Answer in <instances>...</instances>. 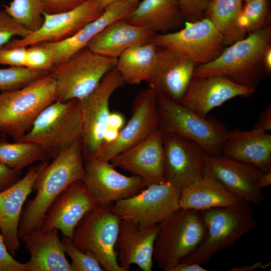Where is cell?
I'll return each mask as SVG.
<instances>
[{"label":"cell","mask_w":271,"mask_h":271,"mask_svg":"<svg viewBox=\"0 0 271 271\" xmlns=\"http://www.w3.org/2000/svg\"><path fill=\"white\" fill-rule=\"evenodd\" d=\"M4 10L16 21L30 32L37 30L43 21L40 0H13Z\"/></svg>","instance_id":"34"},{"label":"cell","mask_w":271,"mask_h":271,"mask_svg":"<svg viewBox=\"0 0 271 271\" xmlns=\"http://www.w3.org/2000/svg\"><path fill=\"white\" fill-rule=\"evenodd\" d=\"M82 181L98 205L113 203L131 196L147 186L140 178L121 174L109 161L96 159L84 161Z\"/></svg>","instance_id":"16"},{"label":"cell","mask_w":271,"mask_h":271,"mask_svg":"<svg viewBox=\"0 0 271 271\" xmlns=\"http://www.w3.org/2000/svg\"><path fill=\"white\" fill-rule=\"evenodd\" d=\"M0 271H27L26 263L15 259L9 251L0 228Z\"/></svg>","instance_id":"41"},{"label":"cell","mask_w":271,"mask_h":271,"mask_svg":"<svg viewBox=\"0 0 271 271\" xmlns=\"http://www.w3.org/2000/svg\"><path fill=\"white\" fill-rule=\"evenodd\" d=\"M31 32L13 19L4 10L0 11V48L14 37L23 38Z\"/></svg>","instance_id":"38"},{"label":"cell","mask_w":271,"mask_h":271,"mask_svg":"<svg viewBox=\"0 0 271 271\" xmlns=\"http://www.w3.org/2000/svg\"><path fill=\"white\" fill-rule=\"evenodd\" d=\"M43 13L56 14L71 10L86 0H40Z\"/></svg>","instance_id":"42"},{"label":"cell","mask_w":271,"mask_h":271,"mask_svg":"<svg viewBox=\"0 0 271 271\" xmlns=\"http://www.w3.org/2000/svg\"><path fill=\"white\" fill-rule=\"evenodd\" d=\"M61 241L65 254L71 260L73 271H104L91 252H84L77 248L70 238L63 236Z\"/></svg>","instance_id":"36"},{"label":"cell","mask_w":271,"mask_h":271,"mask_svg":"<svg viewBox=\"0 0 271 271\" xmlns=\"http://www.w3.org/2000/svg\"><path fill=\"white\" fill-rule=\"evenodd\" d=\"M136 7L126 2L112 3L104 8L100 16L72 36L57 42L43 43L53 52L54 65L86 48L91 40L105 27L116 20L123 19Z\"/></svg>","instance_id":"26"},{"label":"cell","mask_w":271,"mask_h":271,"mask_svg":"<svg viewBox=\"0 0 271 271\" xmlns=\"http://www.w3.org/2000/svg\"><path fill=\"white\" fill-rule=\"evenodd\" d=\"M125 124L124 116L117 111L110 112L107 120V126L120 130Z\"/></svg>","instance_id":"46"},{"label":"cell","mask_w":271,"mask_h":271,"mask_svg":"<svg viewBox=\"0 0 271 271\" xmlns=\"http://www.w3.org/2000/svg\"><path fill=\"white\" fill-rule=\"evenodd\" d=\"M243 2H247V1H248L249 0H243Z\"/></svg>","instance_id":"52"},{"label":"cell","mask_w":271,"mask_h":271,"mask_svg":"<svg viewBox=\"0 0 271 271\" xmlns=\"http://www.w3.org/2000/svg\"><path fill=\"white\" fill-rule=\"evenodd\" d=\"M271 184V171L267 172L262 174L258 179L256 186L260 190Z\"/></svg>","instance_id":"49"},{"label":"cell","mask_w":271,"mask_h":271,"mask_svg":"<svg viewBox=\"0 0 271 271\" xmlns=\"http://www.w3.org/2000/svg\"><path fill=\"white\" fill-rule=\"evenodd\" d=\"M157 105L160 131L192 141L207 155H222L229 131L219 120L202 116L181 103L163 97L157 96Z\"/></svg>","instance_id":"7"},{"label":"cell","mask_w":271,"mask_h":271,"mask_svg":"<svg viewBox=\"0 0 271 271\" xmlns=\"http://www.w3.org/2000/svg\"><path fill=\"white\" fill-rule=\"evenodd\" d=\"M82 113L80 101L58 99L48 106L37 117L30 130L17 141L33 143L49 159L81 138Z\"/></svg>","instance_id":"5"},{"label":"cell","mask_w":271,"mask_h":271,"mask_svg":"<svg viewBox=\"0 0 271 271\" xmlns=\"http://www.w3.org/2000/svg\"><path fill=\"white\" fill-rule=\"evenodd\" d=\"M123 19L154 34L170 32L185 22L178 0H142Z\"/></svg>","instance_id":"28"},{"label":"cell","mask_w":271,"mask_h":271,"mask_svg":"<svg viewBox=\"0 0 271 271\" xmlns=\"http://www.w3.org/2000/svg\"><path fill=\"white\" fill-rule=\"evenodd\" d=\"M117 58L99 55L87 47L53 66L57 99L81 100L98 86L104 76L115 67Z\"/></svg>","instance_id":"9"},{"label":"cell","mask_w":271,"mask_h":271,"mask_svg":"<svg viewBox=\"0 0 271 271\" xmlns=\"http://www.w3.org/2000/svg\"><path fill=\"white\" fill-rule=\"evenodd\" d=\"M243 0H211L205 17L214 25L222 36L226 46L246 36L237 26Z\"/></svg>","instance_id":"31"},{"label":"cell","mask_w":271,"mask_h":271,"mask_svg":"<svg viewBox=\"0 0 271 271\" xmlns=\"http://www.w3.org/2000/svg\"><path fill=\"white\" fill-rule=\"evenodd\" d=\"M255 89L237 84L220 75L193 77L182 99V105L206 117L213 109L236 97H248Z\"/></svg>","instance_id":"21"},{"label":"cell","mask_w":271,"mask_h":271,"mask_svg":"<svg viewBox=\"0 0 271 271\" xmlns=\"http://www.w3.org/2000/svg\"><path fill=\"white\" fill-rule=\"evenodd\" d=\"M82 180L76 181L64 190L47 210L40 228H56L71 238L82 217L98 206Z\"/></svg>","instance_id":"20"},{"label":"cell","mask_w":271,"mask_h":271,"mask_svg":"<svg viewBox=\"0 0 271 271\" xmlns=\"http://www.w3.org/2000/svg\"><path fill=\"white\" fill-rule=\"evenodd\" d=\"M30 258L27 271H73L66 257L59 230L39 228L22 236Z\"/></svg>","instance_id":"24"},{"label":"cell","mask_w":271,"mask_h":271,"mask_svg":"<svg viewBox=\"0 0 271 271\" xmlns=\"http://www.w3.org/2000/svg\"><path fill=\"white\" fill-rule=\"evenodd\" d=\"M237 20L239 29L245 35L269 26V0H249L244 2Z\"/></svg>","instance_id":"33"},{"label":"cell","mask_w":271,"mask_h":271,"mask_svg":"<svg viewBox=\"0 0 271 271\" xmlns=\"http://www.w3.org/2000/svg\"><path fill=\"white\" fill-rule=\"evenodd\" d=\"M81 138L61 151L37 180L35 197L22 211L18 229L20 239L40 228L43 218L53 202L68 186L84 176Z\"/></svg>","instance_id":"1"},{"label":"cell","mask_w":271,"mask_h":271,"mask_svg":"<svg viewBox=\"0 0 271 271\" xmlns=\"http://www.w3.org/2000/svg\"><path fill=\"white\" fill-rule=\"evenodd\" d=\"M250 204L242 200L229 206L200 211L206 228L204 236L197 247L181 261L207 263L217 252L232 247L253 230L256 221Z\"/></svg>","instance_id":"3"},{"label":"cell","mask_w":271,"mask_h":271,"mask_svg":"<svg viewBox=\"0 0 271 271\" xmlns=\"http://www.w3.org/2000/svg\"><path fill=\"white\" fill-rule=\"evenodd\" d=\"M206 268L197 263L181 261L169 269L168 271H206Z\"/></svg>","instance_id":"45"},{"label":"cell","mask_w":271,"mask_h":271,"mask_svg":"<svg viewBox=\"0 0 271 271\" xmlns=\"http://www.w3.org/2000/svg\"><path fill=\"white\" fill-rule=\"evenodd\" d=\"M115 67L109 71L95 89L80 100L82 113L81 137L84 161L96 159L102 145L110 112L109 101L112 94L124 84Z\"/></svg>","instance_id":"11"},{"label":"cell","mask_w":271,"mask_h":271,"mask_svg":"<svg viewBox=\"0 0 271 271\" xmlns=\"http://www.w3.org/2000/svg\"><path fill=\"white\" fill-rule=\"evenodd\" d=\"M162 140L166 181L182 190L204 176L207 154L198 145L170 132H162Z\"/></svg>","instance_id":"13"},{"label":"cell","mask_w":271,"mask_h":271,"mask_svg":"<svg viewBox=\"0 0 271 271\" xmlns=\"http://www.w3.org/2000/svg\"><path fill=\"white\" fill-rule=\"evenodd\" d=\"M27 47L25 67L50 72L54 65V56L52 50L43 43Z\"/></svg>","instance_id":"37"},{"label":"cell","mask_w":271,"mask_h":271,"mask_svg":"<svg viewBox=\"0 0 271 271\" xmlns=\"http://www.w3.org/2000/svg\"><path fill=\"white\" fill-rule=\"evenodd\" d=\"M102 7L104 9L108 5L115 2H122L129 3L134 6H137L139 3V0H99Z\"/></svg>","instance_id":"51"},{"label":"cell","mask_w":271,"mask_h":271,"mask_svg":"<svg viewBox=\"0 0 271 271\" xmlns=\"http://www.w3.org/2000/svg\"><path fill=\"white\" fill-rule=\"evenodd\" d=\"M181 191L167 181L151 184L113 203L112 209L121 219L141 226H154L179 208Z\"/></svg>","instance_id":"12"},{"label":"cell","mask_w":271,"mask_h":271,"mask_svg":"<svg viewBox=\"0 0 271 271\" xmlns=\"http://www.w3.org/2000/svg\"><path fill=\"white\" fill-rule=\"evenodd\" d=\"M158 49L150 41L130 48L117 58L115 68L125 83L137 85L148 81Z\"/></svg>","instance_id":"30"},{"label":"cell","mask_w":271,"mask_h":271,"mask_svg":"<svg viewBox=\"0 0 271 271\" xmlns=\"http://www.w3.org/2000/svg\"><path fill=\"white\" fill-rule=\"evenodd\" d=\"M263 65L267 75L271 72V47L265 52L263 57Z\"/></svg>","instance_id":"50"},{"label":"cell","mask_w":271,"mask_h":271,"mask_svg":"<svg viewBox=\"0 0 271 271\" xmlns=\"http://www.w3.org/2000/svg\"><path fill=\"white\" fill-rule=\"evenodd\" d=\"M150 41L159 47L182 54L197 66L213 60L227 47L220 33L205 17L185 22L178 30L154 34Z\"/></svg>","instance_id":"10"},{"label":"cell","mask_w":271,"mask_h":271,"mask_svg":"<svg viewBox=\"0 0 271 271\" xmlns=\"http://www.w3.org/2000/svg\"><path fill=\"white\" fill-rule=\"evenodd\" d=\"M154 34L123 19L114 21L98 33L87 45L101 56L118 58L130 48L150 41Z\"/></svg>","instance_id":"27"},{"label":"cell","mask_w":271,"mask_h":271,"mask_svg":"<svg viewBox=\"0 0 271 271\" xmlns=\"http://www.w3.org/2000/svg\"><path fill=\"white\" fill-rule=\"evenodd\" d=\"M158 225L153 261L164 271H168L191 253L206 231L200 211L181 207Z\"/></svg>","instance_id":"6"},{"label":"cell","mask_w":271,"mask_h":271,"mask_svg":"<svg viewBox=\"0 0 271 271\" xmlns=\"http://www.w3.org/2000/svg\"><path fill=\"white\" fill-rule=\"evenodd\" d=\"M243 200L215 178L204 175L181 191L179 207L198 211L233 205Z\"/></svg>","instance_id":"29"},{"label":"cell","mask_w":271,"mask_h":271,"mask_svg":"<svg viewBox=\"0 0 271 271\" xmlns=\"http://www.w3.org/2000/svg\"><path fill=\"white\" fill-rule=\"evenodd\" d=\"M271 47V27L247 35L227 46L215 59L196 66L193 77L224 76L244 86L255 89L267 75L263 57Z\"/></svg>","instance_id":"2"},{"label":"cell","mask_w":271,"mask_h":271,"mask_svg":"<svg viewBox=\"0 0 271 271\" xmlns=\"http://www.w3.org/2000/svg\"><path fill=\"white\" fill-rule=\"evenodd\" d=\"M49 163L42 161L32 166L22 178L0 192V228L7 247L13 256L20 248L18 229L23 206Z\"/></svg>","instance_id":"19"},{"label":"cell","mask_w":271,"mask_h":271,"mask_svg":"<svg viewBox=\"0 0 271 271\" xmlns=\"http://www.w3.org/2000/svg\"><path fill=\"white\" fill-rule=\"evenodd\" d=\"M27 50V47L4 46L0 48V65L25 67Z\"/></svg>","instance_id":"40"},{"label":"cell","mask_w":271,"mask_h":271,"mask_svg":"<svg viewBox=\"0 0 271 271\" xmlns=\"http://www.w3.org/2000/svg\"><path fill=\"white\" fill-rule=\"evenodd\" d=\"M159 130L157 96L148 87L138 93L130 117L113 143L102 145L96 159L110 161L114 156L144 141Z\"/></svg>","instance_id":"15"},{"label":"cell","mask_w":271,"mask_h":271,"mask_svg":"<svg viewBox=\"0 0 271 271\" xmlns=\"http://www.w3.org/2000/svg\"><path fill=\"white\" fill-rule=\"evenodd\" d=\"M113 204L98 205L87 212L75 227L71 239L78 249L91 252L104 271H123L115 251L121 219L113 211Z\"/></svg>","instance_id":"8"},{"label":"cell","mask_w":271,"mask_h":271,"mask_svg":"<svg viewBox=\"0 0 271 271\" xmlns=\"http://www.w3.org/2000/svg\"><path fill=\"white\" fill-rule=\"evenodd\" d=\"M271 265V263H263L256 261L250 265H243L240 266H235L229 269L230 271H253L257 269H265Z\"/></svg>","instance_id":"47"},{"label":"cell","mask_w":271,"mask_h":271,"mask_svg":"<svg viewBox=\"0 0 271 271\" xmlns=\"http://www.w3.org/2000/svg\"><path fill=\"white\" fill-rule=\"evenodd\" d=\"M211 0H178L185 22H194L205 18Z\"/></svg>","instance_id":"39"},{"label":"cell","mask_w":271,"mask_h":271,"mask_svg":"<svg viewBox=\"0 0 271 271\" xmlns=\"http://www.w3.org/2000/svg\"><path fill=\"white\" fill-rule=\"evenodd\" d=\"M254 128H258L265 132L271 130V106H268L260 115L258 121Z\"/></svg>","instance_id":"44"},{"label":"cell","mask_w":271,"mask_h":271,"mask_svg":"<svg viewBox=\"0 0 271 271\" xmlns=\"http://www.w3.org/2000/svg\"><path fill=\"white\" fill-rule=\"evenodd\" d=\"M119 131L116 129L107 126L103 136V145L114 142L118 138Z\"/></svg>","instance_id":"48"},{"label":"cell","mask_w":271,"mask_h":271,"mask_svg":"<svg viewBox=\"0 0 271 271\" xmlns=\"http://www.w3.org/2000/svg\"><path fill=\"white\" fill-rule=\"evenodd\" d=\"M262 172L255 166L225 157L206 155L204 175L213 177L228 190L249 203L258 205L264 200L256 186Z\"/></svg>","instance_id":"18"},{"label":"cell","mask_w":271,"mask_h":271,"mask_svg":"<svg viewBox=\"0 0 271 271\" xmlns=\"http://www.w3.org/2000/svg\"><path fill=\"white\" fill-rule=\"evenodd\" d=\"M49 73L20 66L0 68V90L4 92L20 89Z\"/></svg>","instance_id":"35"},{"label":"cell","mask_w":271,"mask_h":271,"mask_svg":"<svg viewBox=\"0 0 271 271\" xmlns=\"http://www.w3.org/2000/svg\"><path fill=\"white\" fill-rule=\"evenodd\" d=\"M5 136L0 133V163L12 169L22 170L35 163L50 160L37 145L26 141L10 143Z\"/></svg>","instance_id":"32"},{"label":"cell","mask_w":271,"mask_h":271,"mask_svg":"<svg viewBox=\"0 0 271 271\" xmlns=\"http://www.w3.org/2000/svg\"><path fill=\"white\" fill-rule=\"evenodd\" d=\"M57 99L49 73L20 89L0 94V133L17 141L31 128L39 114Z\"/></svg>","instance_id":"4"},{"label":"cell","mask_w":271,"mask_h":271,"mask_svg":"<svg viewBox=\"0 0 271 271\" xmlns=\"http://www.w3.org/2000/svg\"><path fill=\"white\" fill-rule=\"evenodd\" d=\"M222 155L252 165L263 173L271 171V135L258 128L235 129L229 131Z\"/></svg>","instance_id":"25"},{"label":"cell","mask_w":271,"mask_h":271,"mask_svg":"<svg viewBox=\"0 0 271 271\" xmlns=\"http://www.w3.org/2000/svg\"><path fill=\"white\" fill-rule=\"evenodd\" d=\"M158 231V225L144 227L121 219L115 251L118 262L123 271L128 270L132 264L143 271L152 270Z\"/></svg>","instance_id":"23"},{"label":"cell","mask_w":271,"mask_h":271,"mask_svg":"<svg viewBox=\"0 0 271 271\" xmlns=\"http://www.w3.org/2000/svg\"><path fill=\"white\" fill-rule=\"evenodd\" d=\"M197 65L175 51L159 47L153 69L147 82L157 96L180 102Z\"/></svg>","instance_id":"17"},{"label":"cell","mask_w":271,"mask_h":271,"mask_svg":"<svg viewBox=\"0 0 271 271\" xmlns=\"http://www.w3.org/2000/svg\"><path fill=\"white\" fill-rule=\"evenodd\" d=\"M22 170L13 169L0 163V192L9 188L21 178Z\"/></svg>","instance_id":"43"},{"label":"cell","mask_w":271,"mask_h":271,"mask_svg":"<svg viewBox=\"0 0 271 271\" xmlns=\"http://www.w3.org/2000/svg\"><path fill=\"white\" fill-rule=\"evenodd\" d=\"M148 185L166 181L162 132L158 130L144 141L119 153L109 161Z\"/></svg>","instance_id":"22"},{"label":"cell","mask_w":271,"mask_h":271,"mask_svg":"<svg viewBox=\"0 0 271 271\" xmlns=\"http://www.w3.org/2000/svg\"><path fill=\"white\" fill-rule=\"evenodd\" d=\"M104 8L99 0H86L76 8L56 14L43 13V21L36 31L23 38H14L4 46L28 47L44 42L65 39L101 15Z\"/></svg>","instance_id":"14"}]
</instances>
